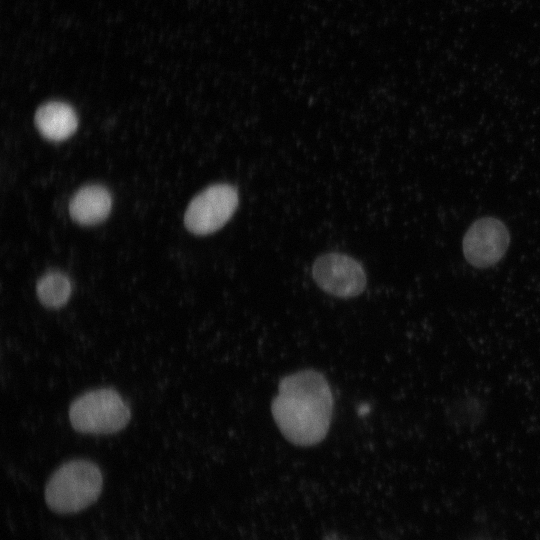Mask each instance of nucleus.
<instances>
[{
	"label": "nucleus",
	"mask_w": 540,
	"mask_h": 540,
	"mask_svg": "<svg viewBox=\"0 0 540 540\" xmlns=\"http://www.w3.org/2000/svg\"><path fill=\"white\" fill-rule=\"evenodd\" d=\"M238 192L229 184H214L189 203L185 215V227L197 235L219 230L232 217L238 206Z\"/></svg>",
	"instance_id": "20e7f679"
},
{
	"label": "nucleus",
	"mask_w": 540,
	"mask_h": 540,
	"mask_svg": "<svg viewBox=\"0 0 540 540\" xmlns=\"http://www.w3.org/2000/svg\"><path fill=\"white\" fill-rule=\"evenodd\" d=\"M112 207L109 191L101 185L80 188L69 203L71 218L81 225H94L107 218Z\"/></svg>",
	"instance_id": "0eeeda50"
},
{
	"label": "nucleus",
	"mask_w": 540,
	"mask_h": 540,
	"mask_svg": "<svg viewBox=\"0 0 540 540\" xmlns=\"http://www.w3.org/2000/svg\"><path fill=\"white\" fill-rule=\"evenodd\" d=\"M103 477L99 467L85 459L62 464L45 487L48 507L59 514L80 512L94 503L101 494Z\"/></svg>",
	"instance_id": "f03ea898"
},
{
	"label": "nucleus",
	"mask_w": 540,
	"mask_h": 540,
	"mask_svg": "<svg viewBox=\"0 0 540 540\" xmlns=\"http://www.w3.org/2000/svg\"><path fill=\"white\" fill-rule=\"evenodd\" d=\"M333 396L327 379L313 369L283 377L271 403L273 419L282 435L297 446H313L327 435Z\"/></svg>",
	"instance_id": "f257e3e1"
},
{
	"label": "nucleus",
	"mask_w": 540,
	"mask_h": 540,
	"mask_svg": "<svg viewBox=\"0 0 540 540\" xmlns=\"http://www.w3.org/2000/svg\"><path fill=\"white\" fill-rule=\"evenodd\" d=\"M72 286L69 278L59 272L44 274L36 284V293L40 302L48 308H60L70 298Z\"/></svg>",
	"instance_id": "1a4fd4ad"
},
{
	"label": "nucleus",
	"mask_w": 540,
	"mask_h": 540,
	"mask_svg": "<svg viewBox=\"0 0 540 540\" xmlns=\"http://www.w3.org/2000/svg\"><path fill=\"white\" fill-rule=\"evenodd\" d=\"M69 417L75 430L91 434L115 433L130 420V409L111 388L86 392L70 406Z\"/></svg>",
	"instance_id": "7ed1b4c3"
},
{
	"label": "nucleus",
	"mask_w": 540,
	"mask_h": 540,
	"mask_svg": "<svg viewBox=\"0 0 540 540\" xmlns=\"http://www.w3.org/2000/svg\"><path fill=\"white\" fill-rule=\"evenodd\" d=\"M312 276L323 291L343 299L360 295L367 284L362 265L341 253H328L318 257L312 267Z\"/></svg>",
	"instance_id": "39448f33"
},
{
	"label": "nucleus",
	"mask_w": 540,
	"mask_h": 540,
	"mask_svg": "<svg viewBox=\"0 0 540 540\" xmlns=\"http://www.w3.org/2000/svg\"><path fill=\"white\" fill-rule=\"evenodd\" d=\"M510 243L506 225L494 217L476 220L463 238L465 259L477 268H487L498 263Z\"/></svg>",
	"instance_id": "423d86ee"
},
{
	"label": "nucleus",
	"mask_w": 540,
	"mask_h": 540,
	"mask_svg": "<svg viewBox=\"0 0 540 540\" xmlns=\"http://www.w3.org/2000/svg\"><path fill=\"white\" fill-rule=\"evenodd\" d=\"M34 123L44 138L62 141L74 134L78 127V117L69 104L51 101L37 109Z\"/></svg>",
	"instance_id": "6e6552de"
}]
</instances>
